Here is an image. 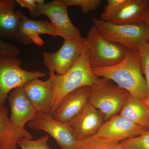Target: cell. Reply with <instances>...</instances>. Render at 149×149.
I'll return each instance as SVG.
<instances>
[{
	"label": "cell",
	"instance_id": "cell-1",
	"mask_svg": "<svg viewBox=\"0 0 149 149\" xmlns=\"http://www.w3.org/2000/svg\"><path fill=\"white\" fill-rule=\"evenodd\" d=\"M93 70L98 77L114 82L130 95L147 103L148 90L141 70L139 51L128 49L125 57L119 63L109 67Z\"/></svg>",
	"mask_w": 149,
	"mask_h": 149
},
{
	"label": "cell",
	"instance_id": "cell-2",
	"mask_svg": "<svg viewBox=\"0 0 149 149\" xmlns=\"http://www.w3.org/2000/svg\"><path fill=\"white\" fill-rule=\"evenodd\" d=\"M49 79L54 97L48 116L53 114L63 98L68 93L83 86H91L98 79L90 65L87 42L79 58L65 74L58 75L49 71Z\"/></svg>",
	"mask_w": 149,
	"mask_h": 149
},
{
	"label": "cell",
	"instance_id": "cell-3",
	"mask_svg": "<svg viewBox=\"0 0 149 149\" xmlns=\"http://www.w3.org/2000/svg\"><path fill=\"white\" fill-rule=\"evenodd\" d=\"M93 25L105 40L139 51L143 43L149 42V29L144 22L137 24H118L93 17Z\"/></svg>",
	"mask_w": 149,
	"mask_h": 149
},
{
	"label": "cell",
	"instance_id": "cell-4",
	"mask_svg": "<svg viewBox=\"0 0 149 149\" xmlns=\"http://www.w3.org/2000/svg\"><path fill=\"white\" fill-rule=\"evenodd\" d=\"M130 95L111 80L99 77L91 86L89 103L101 113L105 122L119 114Z\"/></svg>",
	"mask_w": 149,
	"mask_h": 149
},
{
	"label": "cell",
	"instance_id": "cell-5",
	"mask_svg": "<svg viewBox=\"0 0 149 149\" xmlns=\"http://www.w3.org/2000/svg\"><path fill=\"white\" fill-rule=\"evenodd\" d=\"M89 59L92 69L109 67L120 62L125 57L128 48L109 42L104 38L93 25L86 38Z\"/></svg>",
	"mask_w": 149,
	"mask_h": 149
},
{
	"label": "cell",
	"instance_id": "cell-6",
	"mask_svg": "<svg viewBox=\"0 0 149 149\" xmlns=\"http://www.w3.org/2000/svg\"><path fill=\"white\" fill-rule=\"evenodd\" d=\"M21 63L17 57L0 58V108L4 106L11 91L46 75L42 71L24 70L21 67Z\"/></svg>",
	"mask_w": 149,
	"mask_h": 149
},
{
	"label": "cell",
	"instance_id": "cell-7",
	"mask_svg": "<svg viewBox=\"0 0 149 149\" xmlns=\"http://www.w3.org/2000/svg\"><path fill=\"white\" fill-rule=\"evenodd\" d=\"M58 50L54 53L45 52L43 63L49 71H53L57 75L65 74L75 63L82 53L86 45V38L82 36L64 40Z\"/></svg>",
	"mask_w": 149,
	"mask_h": 149
},
{
	"label": "cell",
	"instance_id": "cell-8",
	"mask_svg": "<svg viewBox=\"0 0 149 149\" xmlns=\"http://www.w3.org/2000/svg\"><path fill=\"white\" fill-rule=\"evenodd\" d=\"M68 7L64 0H54L37 5L32 17H47L64 40L81 37L80 29L74 26L70 18Z\"/></svg>",
	"mask_w": 149,
	"mask_h": 149
},
{
	"label": "cell",
	"instance_id": "cell-9",
	"mask_svg": "<svg viewBox=\"0 0 149 149\" xmlns=\"http://www.w3.org/2000/svg\"><path fill=\"white\" fill-rule=\"evenodd\" d=\"M30 129L45 131L56 141L61 149H75L77 143L68 123L60 122L44 113H37L27 123Z\"/></svg>",
	"mask_w": 149,
	"mask_h": 149
},
{
	"label": "cell",
	"instance_id": "cell-10",
	"mask_svg": "<svg viewBox=\"0 0 149 149\" xmlns=\"http://www.w3.org/2000/svg\"><path fill=\"white\" fill-rule=\"evenodd\" d=\"M147 130L118 114L104 122L94 136L113 142L121 143L140 136Z\"/></svg>",
	"mask_w": 149,
	"mask_h": 149
},
{
	"label": "cell",
	"instance_id": "cell-11",
	"mask_svg": "<svg viewBox=\"0 0 149 149\" xmlns=\"http://www.w3.org/2000/svg\"><path fill=\"white\" fill-rule=\"evenodd\" d=\"M15 0L0 1V37L27 45L33 42L20 31L21 18L15 11Z\"/></svg>",
	"mask_w": 149,
	"mask_h": 149
},
{
	"label": "cell",
	"instance_id": "cell-12",
	"mask_svg": "<svg viewBox=\"0 0 149 149\" xmlns=\"http://www.w3.org/2000/svg\"><path fill=\"white\" fill-rule=\"evenodd\" d=\"M91 86H83L65 96L51 116L57 121L69 123L89 103Z\"/></svg>",
	"mask_w": 149,
	"mask_h": 149
},
{
	"label": "cell",
	"instance_id": "cell-13",
	"mask_svg": "<svg viewBox=\"0 0 149 149\" xmlns=\"http://www.w3.org/2000/svg\"><path fill=\"white\" fill-rule=\"evenodd\" d=\"M104 122L101 113L89 103L68 124L78 141L95 136Z\"/></svg>",
	"mask_w": 149,
	"mask_h": 149
},
{
	"label": "cell",
	"instance_id": "cell-14",
	"mask_svg": "<svg viewBox=\"0 0 149 149\" xmlns=\"http://www.w3.org/2000/svg\"><path fill=\"white\" fill-rule=\"evenodd\" d=\"M8 99L10 109V120L15 126L24 129L25 125L35 117L37 112L23 86L11 91Z\"/></svg>",
	"mask_w": 149,
	"mask_h": 149
},
{
	"label": "cell",
	"instance_id": "cell-15",
	"mask_svg": "<svg viewBox=\"0 0 149 149\" xmlns=\"http://www.w3.org/2000/svg\"><path fill=\"white\" fill-rule=\"evenodd\" d=\"M24 91L37 113L49 115L54 97L53 89L49 79L36 78L23 86Z\"/></svg>",
	"mask_w": 149,
	"mask_h": 149
},
{
	"label": "cell",
	"instance_id": "cell-16",
	"mask_svg": "<svg viewBox=\"0 0 149 149\" xmlns=\"http://www.w3.org/2000/svg\"><path fill=\"white\" fill-rule=\"evenodd\" d=\"M6 107L0 108V149H17L19 141L22 139H32L27 130L17 128L8 117Z\"/></svg>",
	"mask_w": 149,
	"mask_h": 149
},
{
	"label": "cell",
	"instance_id": "cell-17",
	"mask_svg": "<svg viewBox=\"0 0 149 149\" xmlns=\"http://www.w3.org/2000/svg\"><path fill=\"white\" fill-rule=\"evenodd\" d=\"M21 18L20 31L33 42L39 46H42L44 41L40 37L42 35H49L61 37L60 33L52 23L46 20H33L25 16L20 11H17Z\"/></svg>",
	"mask_w": 149,
	"mask_h": 149
},
{
	"label": "cell",
	"instance_id": "cell-18",
	"mask_svg": "<svg viewBox=\"0 0 149 149\" xmlns=\"http://www.w3.org/2000/svg\"><path fill=\"white\" fill-rule=\"evenodd\" d=\"M149 11V0H131L109 22L118 24H139L144 22Z\"/></svg>",
	"mask_w": 149,
	"mask_h": 149
},
{
	"label": "cell",
	"instance_id": "cell-19",
	"mask_svg": "<svg viewBox=\"0 0 149 149\" xmlns=\"http://www.w3.org/2000/svg\"><path fill=\"white\" fill-rule=\"evenodd\" d=\"M119 115L147 130L149 128L148 107L138 98L130 95Z\"/></svg>",
	"mask_w": 149,
	"mask_h": 149
},
{
	"label": "cell",
	"instance_id": "cell-20",
	"mask_svg": "<svg viewBox=\"0 0 149 149\" xmlns=\"http://www.w3.org/2000/svg\"><path fill=\"white\" fill-rule=\"evenodd\" d=\"M75 149H125L120 143L93 136L78 141Z\"/></svg>",
	"mask_w": 149,
	"mask_h": 149
},
{
	"label": "cell",
	"instance_id": "cell-21",
	"mask_svg": "<svg viewBox=\"0 0 149 149\" xmlns=\"http://www.w3.org/2000/svg\"><path fill=\"white\" fill-rule=\"evenodd\" d=\"M120 143L125 149H149V128L140 136Z\"/></svg>",
	"mask_w": 149,
	"mask_h": 149
},
{
	"label": "cell",
	"instance_id": "cell-22",
	"mask_svg": "<svg viewBox=\"0 0 149 149\" xmlns=\"http://www.w3.org/2000/svg\"><path fill=\"white\" fill-rule=\"evenodd\" d=\"M131 0H108L104 8L100 19L109 21L119 10L131 2Z\"/></svg>",
	"mask_w": 149,
	"mask_h": 149
},
{
	"label": "cell",
	"instance_id": "cell-23",
	"mask_svg": "<svg viewBox=\"0 0 149 149\" xmlns=\"http://www.w3.org/2000/svg\"><path fill=\"white\" fill-rule=\"evenodd\" d=\"M139 52L140 55V65L142 72L146 79L149 98V42L143 43L139 47Z\"/></svg>",
	"mask_w": 149,
	"mask_h": 149
},
{
	"label": "cell",
	"instance_id": "cell-24",
	"mask_svg": "<svg viewBox=\"0 0 149 149\" xmlns=\"http://www.w3.org/2000/svg\"><path fill=\"white\" fill-rule=\"evenodd\" d=\"M49 136H42L36 140L22 139L19 141L18 145L22 149H51L48 144Z\"/></svg>",
	"mask_w": 149,
	"mask_h": 149
},
{
	"label": "cell",
	"instance_id": "cell-25",
	"mask_svg": "<svg viewBox=\"0 0 149 149\" xmlns=\"http://www.w3.org/2000/svg\"><path fill=\"white\" fill-rule=\"evenodd\" d=\"M64 1L68 7H80L81 11L84 14H87L91 11L95 10L102 3L101 0H64Z\"/></svg>",
	"mask_w": 149,
	"mask_h": 149
},
{
	"label": "cell",
	"instance_id": "cell-26",
	"mask_svg": "<svg viewBox=\"0 0 149 149\" xmlns=\"http://www.w3.org/2000/svg\"><path fill=\"white\" fill-rule=\"evenodd\" d=\"M20 54L18 46L0 39V58L16 57Z\"/></svg>",
	"mask_w": 149,
	"mask_h": 149
},
{
	"label": "cell",
	"instance_id": "cell-27",
	"mask_svg": "<svg viewBox=\"0 0 149 149\" xmlns=\"http://www.w3.org/2000/svg\"><path fill=\"white\" fill-rule=\"evenodd\" d=\"M16 1L22 7L28 9L30 15L32 16L35 13L37 6L35 0H16Z\"/></svg>",
	"mask_w": 149,
	"mask_h": 149
},
{
	"label": "cell",
	"instance_id": "cell-28",
	"mask_svg": "<svg viewBox=\"0 0 149 149\" xmlns=\"http://www.w3.org/2000/svg\"><path fill=\"white\" fill-rule=\"evenodd\" d=\"M144 22H145V23H146V24L149 29V11L148 14H147L146 18H145V19H144Z\"/></svg>",
	"mask_w": 149,
	"mask_h": 149
},
{
	"label": "cell",
	"instance_id": "cell-29",
	"mask_svg": "<svg viewBox=\"0 0 149 149\" xmlns=\"http://www.w3.org/2000/svg\"><path fill=\"white\" fill-rule=\"evenodd\" d=\"M35 2L37 5H41L44 4L45 3V1L44 0H35Z\"/></svg>",
	"mask_w": 149,
	"mask_h": 149
},
{
	"label": "cell",
	"instance_id": "cell-30",
	"mask_svg": "<svg viewBox=\"0 0 149 149\" xmlns=\"http://www.w3.org/2000/svg\"><path fill=\"white\" fill-rule=\"evenodd\" d=\"M147 105L148 106V107L149 109V98L148 99V101L147 102Z\"/></svg>",
	"mask_w": 149,
	"mask_h": 149
}]
</instances>
